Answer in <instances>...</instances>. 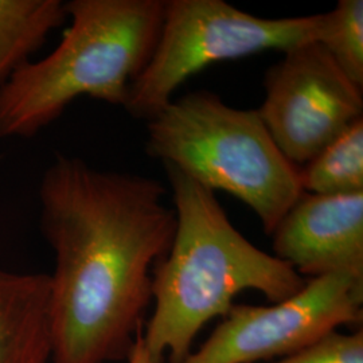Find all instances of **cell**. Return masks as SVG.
Listing matches in <instances>:
<instances>
[{
	"label": "cell",
	"mask_w": 363,
	"mask_h": 363,
	"mask_svg": "<svg viewBox=\"0 0 363 363\" xmlns=\"http://www.w3.org/2000/svg\"><path fill=\"white\" fill-rule=\"evenodd\" d=\"M363 280L346 273L307 279L271 306L234 304L181 363H265L304 349L342 327H362Z\"/></svg>",
	"instance_id": "obj_6"
},
{
	"label": "cell",
	"mask_w": 363,
	"mask_h": 363,
	"mask_svg": "<svg viewBox=\"0 0 363 363\" xmlns=\"http://www.w3.org/2000/svg\"><path fill=\"white\" fill-rule=\"evenodd\" d=\"M66 19L62 0H0V88Z\"/></svg>",
	"instance_id": "obj_10"
},
{
	"label": "cell",
	"mask_w": 363,
	"mask_h": 363,
	"mask_svg": "<svg viewBox=\"0 0 363 363\" xmlns=\"http://www.w3.org/2000/svg\"><path fill=\"white\" fill-rule=\"evenodd\" d=\"M265 363H363V330L333 331L310 346Z\"/></svg>",
	"instance_id": "obj_13"
},
{
	"label": "cell",
	"mask_w": 363,
	"mask_h": 363,
	"mask_svg": "<svg viewBox=\"0 0 363 363\" xmlns=\"http://www.w3.org/2000/svg\"><path fill=\"white\" fill-rule=\"evenodd\" d=\"M163 166L177 229L152 271L154 312L144 325L143 342L157 362L167 357L181 363L203 327L230 311L241 292L256 291L279 303L296 295L307 280L237 230L214 191Z\"/></svg>",
	"instance_id": "obj_2"
},
{
	"label": "cell",
	"mask_w": 363,
	"mask_h": 363,
	"mask_svg": "<svg viewBox=\"0 0 363 363\" xmlns=\"http://www.w3.org/2000/svg\"><path fill=\"white\" fill-rule=\"evenodd\" d=\"M257 113L276 145L303 167L363 118V89L318 42L283 52L264 77Z\"/></svg>",
	"instance_id": "obj_7"
},
{
	"label": "cell",
	"mask_w": 363,
	"mask_h": 363,
	"mask_svg": "<svg viewBox=\"0 0 363 363\" xmlns=\"http://www.w3.org/2000/svg\"><path fill=\"white\" fill-rule=\"evenodd\" d=\"M162 182L57 155L38 187L39 226L54 255L52 363L124 362L152 306V271L177 216Z\"/></svg>",
	"instance_id": "obj_1"
},
{
	"label": "cell",
	"mask_w": 363,
	"mask_h": 363,
	"mask_svg": "<svg viewBox=\"0 0 363 363\" xmlns=\"http://www.w3.org/2000/svg\"><path fill=\"white\" fill-rule=\"evenodd\" d=\"M164 0H70L57 48L21 66L0 88V139H30L78 97L124 106L148 64Z\"/></svg>",
	"instance_id": "obj_3"
},
{
	"label": "cell",
	"mask_w": 363,
	"mask_h": 363,
	"mask_svg": "<svg viewBox=\"0 0 363 363\" xmlns=\"http://www.w3.org/2000/svg\"><path fill=\"white\" fill-rule=\"evenodd\" d=\"M49 273L0 269V363L52 361Z\"/></svg>",
	"instance_id": "obj_9"
},
{
	"label": "cell",
	"mask_w": 363,
	"mask_h": 363,
	"mask_svg": "<svg viewBox=\"0 0 363 363\" xmlns=\"http://www.w3.org/2000/svg\"><path fill=\"white\" fill-rule=\"evenodd\" d=\"M300 178L308 194L363 193V118L300 167Z\"/></svg>",
	"instance_id": "obj_11"
},
{
	"label": "cell",
	"mask_w": 363,
	"mask_h": 363,
	"mask_svg": "<svg viewBox=\"0 0 363 363\" xmlns=\"http://www.w3.org/2000/svg\"><path fill=\"white\" fill-rule=\"evenodd\" d=\"M322 19V13L261 18L223 0H164L155 49L123 108L148 121L184 81L208 65L318 42Z\"/></svg>",
	"instance_id": "obj_5"
},
{
	"label": "cell",
	"mask_w": 363,
	"mask_h": 363,
	"mask_svg": "<svg viewBox=\"0 0 363 363\" xmlns=\"http://www.w3.org/2000/svg\"><path fill=\"white\" fill-rule=\"evenodd\" d=\"M322 15L318 43L345 76L363 89L362 0H339L334 10Z\"/></svg>",
	"instance_id": "obj_12"
},
{
	"label": "cell",
	"mask_w": 363,
	"mask_h": 363,
	"mask_svg": "<svg viewBox=\"0 0 363 363\" xmlns=\"http://www.w3.org/2000/svg\"><path fill=\"white\" fill-rule=\"evenodd\" d=\"M271 237L273 256L306 280L333 273L363 280V193H303Z\"/></svg>",
	"instance_id": "obj_8"
},
{
	"label": "cell",
	"mask_w": 363,
	"mask_h": 363,
	"mask_svg": "<svg viewBox=\"0 0 363 363\" xmlns=\"http://www.w3.org/2000/svg\"><path fill=\"white\" fill-rule=\"evenodd\" d=\"M145 152L242 201L268 235L304 193L300 167L280 151L257 111L233 108L213 91L172 99L150 118Z\"/></svg>",
	"instance_id": "obj_4"
},
{
	"label": "cell",
	"mask_w": 363,
	"mask_h": 363,
	"mask_svg": "<svg viewBox=\"0 0 363 363\" xmlns=\"http://www.w3.org/2000/svg\"><path fill=\"white\" fill-rule=\"evenodd\" d=\"M123 363H159L151 355V352L145 347L143 342V334L138 337L133 349L130 352L128 358Z\"/></svg>",
	"instance_id": "obj_14"
}]
</instances>
